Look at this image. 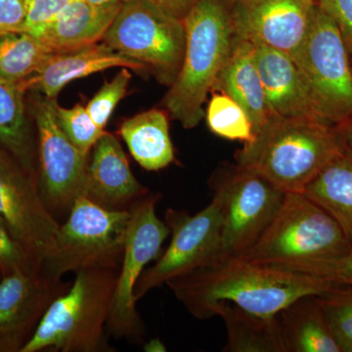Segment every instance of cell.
<instances>
[{
    "instance_id": "6da1fadb",
    "label": "cell",
    "mask_w": 352,
    "mask_h": 352,
    "mask_svg": "<svg viewBox=\"0 0 352 352\" xmlns=\"http://www.w3.org/2000/svg\"><path fill=\"white\" fill-rule=\"evenodd\" d=\"M197 319L212 318L220 302L245 311L275 316L296 298L319 296L340 285L324 278L223 256L166 284Z\"/></svg>"
},
{
    "instance_id": "2e32d148",
    "label": "cell",
    "mask_w": 352,
    "mask_h": 352,
    "mask_svg": "<svg viewBox=\"0 0 352 352\" xmlns=\"http://www.w3.org/2000/svg\"><path fill=\"white\" fill-rule=\"evenodd\" d=\"M92 150L85 197L108 210H129L149 194L132 173L124 149L113 134L104 132Z\"/></svg>"
},
{
    "instance_id": "44dd1931",
    "label": "cell",
    "mask_w": 352,
    "mask_h": 352,
    "mask_svg": "<svg viewBox=\"0 0 352 352\" xmlns=\"http://www.w3.org/2000/svg\"><path fill=\"white\" fill-rule=\"evenodd\" d=\"M278 318L285 352H342L316 296L296 298Z\"/></svg>"
},
{
    "instance_id": "277c9868",
    "label": "cell",
    "mask_w": 352,
    "mask_h": 352,
    "mask_svg": "<svg viewBox=\"0 0 352 352\" xmlns=\"http://www.w3.org/2000/svg\"><path fill=\"white\" fill-rule=\"evenodd\" d=\"M184 24L186 44L182 68L164 105L184 129H191L205 118L204 104L232 47L228 0H200Z\"/></svg>"
},
{
    "instance_id": "f1b7e54d",
    "label": "cell",
    "mask_w": 352,
    "mask_h": 352,
    "mask_svg": "<svg viewBox=\"0 0 352 352\" xmlns=\"http://www.w3.org/2000/svg\"><path fill=\"white\" fill-rule=\"evenodd\" d=\"M55 111L62 131L80 151L88 156L105 131L95 124L87 108L80 104L69 109L56 104Z\"/></svg>"
},
{
    "instance_id": "cb8c5ba5",
    "label": "cell",
    "mask_w": 352,
    "mask_h": 352,
    "mask_svg": "<svg viewBox=\"0 0 352 352\" xmlns=\"http://www.w3.org/2000/svg\"><path fill=\"white\" fill-rule=\"evenodd\" d=\"M214 316H220L226 329L224 352H285L278 314L272 317L245 311L230 302H220Z\"/></svg>"
},
{
    "instance_id": "ac0fdd59",
    "label": "cell",
    "mask_w": 352,
    "mask_h": 352,
    "mask_svg": "<svg viewBox=\"0 0 352 352\" xmlns=\"http://www.w3.org/2000/svg\"><path fill=\"white\" fill-rule=\"evenodd\" d=\"M254 47L270 118L319 120L291 55L268 46L254 45Z\"/></svg>"
},
{
    "instance_id": "4316f807",
    "label": "cell",
    "mask_w": 352,
    "mask_h": 352,
    "mask_svg": "<svg viewBox=\"0 0 352 352\" xmlns=\"http://www.w3.org/2000/svg\"><path fill=\"white\" fill-rule=\"evenodd\" d=\"M205 118L210 131L219 138L249 143L254 140V126L249 116L228 95L214 91Z\"/></svg>"
},
{
    "instance_id": "d590c367",
    "label": "cell",
    "mask_w": 352,
    "mask_h": 352,
    "mask_svg": "<svg viewBox=\"0 0 352 352\" xmlns=\"http://www.w3.org/2000/svg\"><path fill=\"white\" fill-rule=\"evenodd\" d=\"M150 1L178 19L184 20L191 9L200 0H150Z\"/></svg>"
},
{
    "instance_id": "3957f363",
    "label": "cell",
    "mask_w": 352,
    "mask_h": 352,
    "mask_svg": "<svg viewBox=\"0 0 352 352\" xmlns=\"http://www.w3.org/2000/svg\"><path fill=\"white\" fill-rule=\"evenodd\" d=\"M120 267L78 271L21 352H108L107 323Z\"/></svg>"
},
{
    "instance_id": "4fadbf2b",
    "label": "cell",
    "mask_w": 352,
    "mask_h": 352,
    "mask_svg": "<svg viewBox=\"0 0 352 352\" xmlns=\"http://www.w3.org/2000/svg\"><path fill=\"white\" fill-rule=\"evenodd\" d=\"M0 219L41 270L60 223L44 204L38 178L3 151H0Z\"/></svg>"
},
{
    "instance_id": "d6a6232c",
    "label": "cell",
    "mask_w": 352,
    "mask_h": 352,
    "mask_svg": "<svg viewBox=\"0 0 352 352\" xmlns=\"http://www.w3.org/2000/svg\"><path fill=\"white\" fill-rule=\"evenodd\" d=\"M72 0H25L23 31L38 38Z\"/></svg>"
},
{
    "instance_id": "8d00e7d4",
    "label": "cell",
    "mask_w": 352,
    "mask_h": 352,
    "mask_svg": "<svg viewBox=\"0 0 352 352\" xmlns=\"http://www.w3.org/2000/svg\"><path fill=\"white\" fill-rule=\"evenodd\" d=\"M344 144L352 150V116L346 122L337 126Z\"/></svg>"
},
{
    "instance_id": "ffe728a7",
    "label": "cell",
    "mask_w": 352,
    "mask_h": 352,
    "mask_svg": "<svg viewBox=\"0 0 352 352\" xmlns=\"http://www.w3.org/2000/svg\"><path fill=\"white\" fill-rule=\"evenodd\" d=\"M212 91L228 95L244 109L254 126V136L270 119L254 44L234 36L230 53Z\"/></svg>"
},
{
    "instance_id": "52a82bcc",
    "label": "cell",
    "mask_w": 352,
    "mask_h": 352,
    "mask_svg": "<svg viewBox=\"0 0 352 352\" xmlns=\"http://www.w3.org/2000/svg\"><path fill=\"white\" fill-rule=\"evenodd\" d=\"M317 119L338 126L352 116V66L335 21L317 6L307 38L291 56Z\"/></svg>"
},
{
    "instance_id": "ba28073f",
    "label": "cell",
    "mask_w": 352,
    "mask_h": 352,
    "mask_svg": "<svg viewBox=\"0 0 352 352\" xmlns=\"http://www.w3.org/2000/svg\"><path fill=\"white\" fill-rule=\"evenodd\" d=\"M103 41L151 69L164 85H171L182 68L186 30L184 20L150 0H131L122 4Z\"/></svg>"
},
{
    "instance_id": "30bf717a",
    "label": "cell",
    "mask_w": 352,
    "mask_h": 352,
    "mask_svg": "<svg viewBox=\"0 0 352 352\" xmlns=\"http://www.w3.org/2000/svg\"><path fill=\"white\" fill-rule=\"evenodd\" d=\"M160 197L148 194L131 208L124 254L118 273L112 308L107 323L108 336L118 340L141 342L145 324L136 309L134 289L148 263L159 258L170 228L157 215Z\"/></svg>"
},
{
    "instance_id": "ab89813d",
    "label": "cell",
    "mask_w": 352,
    "mask_h": 352,
    "mask_svg": "<svg viewBox=\"0 0 352 352\" xmlns=\"http://www.w3.org/2000/svg\"><path fill=\"white\" fill-rule=\"evenodd\" d=\"M349 56H351V66H352V52L351 53V54H349Z\"/></svg>"
},
{
    "instance_id": "8992f818",
    "label": "cell",
    "mask_w": 352,
    "mask_h": 352,
    "mask_svg": "<svg viewBox=\"0 0 352 352\" xmlns=\"http://www.w3.org/2000/svg\"><path fill=\"white\" fill-rule=\"evenodd\" d=\"M131 210L101 207L87 197L76 199L41 270L51 276L91 267H120Z\"/></svg>"
},
{
    "instance_id": "1f68e13d",
    "label": "cell",
    "mask_w": 352,
    "mask_h": 352,
    "mask_svg": "<svg viewBox=\"0 0 352 352\" xmlns=\"http://www.w3.org/2000/svg\"><path fill=\"white\" fill-rule=\"evenodd\" d=\"M41 270L34 265L24 249L14 239L3 220L0 219V279L16 272Z\"/></svg>"
},
{
    "instance_id": "83f0119b",
    "label": "cell",
    "mask_w": 352,
    "mask_h": 352,
    "mask_svg": "<svg viewBox=\"0 0 352 352\" xmlns=\"http://www.w3.org/2000/svg\"><path fill=\"white\" fill-rule=\"evenodd\" d=\"M316 298L340 351L352 352V287L340 285Z\"/></svg>"
},
{
    "instance_id": "5bb4252c",
    "label": "cell",
    "mask_w": 352,
    "mask_h": 352,
    "mask_svg": "<svg viewBox=\"0 0 352 352\" xmlns=\"http://www.w3.org/2000/svg\"><path fill=\"white\" fill-rule=\"evenodd\" d=\"M235 38L293 55L307 38L317 0H228Z\"/></svg>"
},
{
    "instance_id": "f546056e",
    "label": "cell",
    "mask_w": 352,
    "mask_h": 352,
    "mask_svg": "<svg viewBox=\"0 0 352 352\" xmlns=\"http://www.w3.org/2000/svg\"><path fill=\"white\" fill-rule=\"evenodd\" d=\"M129 69L122 68L110 82L104 83L98 92L88 102L87 110L95 124L105 131L109 120L120 101L126 94L131 80Z\"/></svg>"
},
{
    "instance_id": "d6986e66",
    "label": "cell",
    "mask_w": 352,
    "mask_h": 352,
    "mask_svg": "<svg viewBox=\"0 0 352 352\" xmlns=\"http://www.w3.org/2000/svg\"><path fill=\"white\" fill-rule=\"evenodd\" d=\"M124 2L94 4L72 0L38 38L54 52L78 50L104 38Z\"/></svg>"
},
{
    "instance_id": "5b68a950",
    "label": "cell",
    "mask_w": 352,
    "mask_h": 352,
    "mask_svg": "<svg viewBox=\"0 0 352 352\" xmlns=\"http://www.w3.org/2000/svg\"><path fill=\"white\" fill-rule=\"evenodd\" d=\"M352 248L330 214L303 193L285 194L270 223L241 258L268 266L320 263Z\"/></svg>"
},
{
    "instance_id": "7c38bea8",
    "label": "cell",
    "mask_w": 352,
    "mask_h": 352,
    "mask_svg": "<svg viewBox=\"0 0 352 352\" xmlns=\"http://www.w3.org/2000/svg\"><path fill=\"white\" fill-rule=\"evenodd\" d=\"M57 102L46 98L38 106V188L46 208L57 219L68 215L76 199L85 196L87 155L65 134L56 117Z\"/></svg>"
},
{
    "instance_id": "d4e9b609",
    "label": "cell",
    "mask_w": 352,
    "mask_h": 352,
    "mask_svg": "<svg viewBox=\"0 0 352 352\" xmlns=\"http://www.w3.org/2000/svg\"><path fill=\"white\" fill-rule=\"evenodd\" d=\"M25 90L19 83L0 78V146L28 173L36 176L32 168L34 144L23 101Z\"/></svg>"
},
{
    "instance_id": "603a6c76",
    "label": "cell",
    "mask_w": 352,
    "mask_h": 352,
    "mask_svg": "<svg viewBox=\"0 0 352 352\" xmlns=\"http://www.w3.org/2000/svg\"><path fill=\"white\" fill-rule=\"evenodd\" d=\"M303 194L338 222L352 245V150L344 145Z\"/></svg>"
},
{
    "instance_id": "9a60e30c",
    "label": "cell",
    "mask_w": 352,
    "mask_h": 352,
    "mask_svg": "<svg viewBox=\"0 0 352 352\" xmlns=\"http://www.w3.org/2000/svg\"><path fill=\"white\" fill-rule=\"evenodd\" d=\"M71 283L43 270L0 279V352H21L53 300Z\"/></svg>"
},
{
    "instance_id": "9c48e42d",
    "label": "cell",
    "mask_w": 352,
    "mask_h": 352,
    "mask_svg": "<svg viewBox=\"0 0 352 352\" xmlns=\"http://www.w3.org/2000/svg\"><path fill=\"white\" fill-rule=\"evenodd\" d=\"M210 186L221 208L217 258L239 256L247 251L270 223L286 194L263 176L236 163L215 171Z\"/></svg>"
},
{
    "instance_id": "7402d4cb",
    "label": "cell",
    "mask_w": 352,
    "mask_h": 352,
    "mask_svg": "<svg viewBox=\"0 0 352 352\" xmlns=\"http://www.w3.org/2000/svg\"><path fill=\"white\" fill-rule=\"evenodd\" d=\"M120 134L136 163L146 170L168 168L175 160L168 115L151 109L124 120Z\"/></svg>"
},
{
    "instance_id": "8fae6325",
    "label": "cell",
    "mask_w": 352,
    "mask_h": 352,
    "mask_svg": "<svg viewBox=\"0 0 352 352\" xmlns=\"http://www.w3.org/2000/svg\"><path fill=\"white\" fill-rule=\"evenodd\" d=\"M164 222L170 228L171 240L166 251L139 278L134 296L138 302L152 289L173 278L212 263L219 256L222 214L215 197L196 214L168 208Z\"/></svg>"
},
{
    "instance_id": "e0dca14e",
    "label": "cell",
    "mask_w": 352,
    "mask_h": 352,
    "mask_svg": "<svg viewBox=\"0 0 352 352\" xmlns=\"http://www.w3.org/2000/svg\"><path fill=\"white\" fill-rule=\"evenodd\" d=\"M112 68H127L141 71L144 65L120 54L105 43H95L78 50L53 52L31 80L27 88L34 87L55 99L69 82Z\"/></svg>"
},
{
    "instance_id": "4dcf8cb0",
    "label": "cell",
    "mask_w": 352,
    "mask_h": 352,
    "mask_svg": "<svg viewBox=\"0 0 352 352\" xmlns=\"http://www.w3.org/2000/svg\"><path fill=\"white\" fill-rule=\"evenodd\" d=\"M273 267H277V266H273ZM278 268L305 273V274L324 278L337 285L352 287V248L342 256L330 261L278 266Z\"/></svg>"
},
{
    "instance_id": "7a4b0ae2",
    "label": "cell",
    "mask_w": 352,
    "mask_h": 352,
    "mask_svg": "<svg viewBox=\"0 0 352 352\" xmlns=\"http://www.w3.org/2000/svg\"><path fill=\"white\" fill-rule=\"evenodd\" d=\"M344 142L337 126L302 118L270 117L235 154L236 164L285 193H303Z\"/></svg>"
},
{
    "instance_id": "e575fe53",
    "label": "cell",
    "mask_w": 352,
    "mask_h": 352,
    "mask_svg": "<svg viewBox=\"0 0 352 352\" xmlns=\"http://www.w3.org/2000/svg\"><path fill=\"white\" fill-rule=\"evenodd\" d=\"M25 20V0H0V36L22 32Z\"/></svg>"
},
{
    "instance_id": "484cf974",
    "label": "cell",
    "mask_w": 352,
    "mask_h": 352,
    "mask_svg": "<svg viewBox=\"0 0 352 352\" xmlns=\"http://www.w3.org/2000/svg\"><path fill=\"white\" fill-rule=\"evenodd\" d=\"M53 52L28 32L4 34L0 36V78L19 83L25 89V83L38 73Z\"/></svg>"
},
{
    "instance_id": "74e56055",
    "label": "cell",
    "mask_w": 352,
    "mask_h": 352,
    "mask_svg": "<svg viewBox=\"0 0 352 352\" xmlns=\"http://www.w3.org/2000/svg\"><path fill=\"white\" fill-rule=\"evenodd\" d=\"M145 351L148 352H163L166 351V346L164 342L159 339H153L146 342L144 346Z\"/></svg>"
},
{
    "instance_id": "836d02e7",
    "label": "cell",
    "mask_w": 352,
    "mask_h": 352,
    "mask_svg": "<svg viewBox=\"0 0 352 352\" xmlns=\"http://www.w3.org/2000/svg\"><path fill=\"white\" fill-rule=\"evenodd\" d=\"M318 6L330 16L344 38L349 54L352 52V0H317Z\"/></svg>"
},
{
    "instance_id": "f35d334b",
    "label": "cell",
    "mask_w": 352,
    "mask_h": 352,
    "mask_svg": "<svg viewBox=\"0 0 352 352\" xmlns=\"http://www.w3.org/2000/svg\"><path fill=\"white\" fill-rule=\"evenodd\" d=\"M90 3L94 4H107V3H115V2H126L131 1V0H87Z\"/></svg>"
}]
</instances>
